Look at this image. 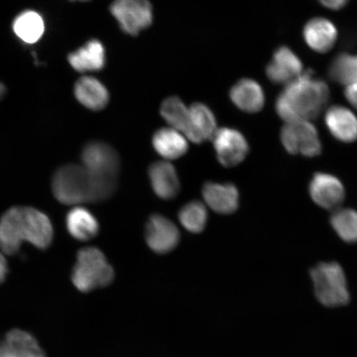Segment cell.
<instances>
[{
	"label": "cell",
	"mask_w": 357,
	"mask_h": 357,
	"mask_svg": "<svg viewBox=\"0 0 357 357\" xmlns=\"http://www.w3.org/2000/svg\"><path fill=\"white\" fill-rule=\"evenodd\" d=\"M53 227L41 211L31 207H13L0 218V248L7 255H15L24 242L39 249L52 243Z\"/></svg>",
	"instance_id": "obj_1"
},
{
	"label": "cell",
	"mask_w": 357,
	"mask_h": 357,
	"mask_svg": "<svg viewBox=\"0 0 357 357\" xmlns=\"http://www.w3.org/2000/svg\"><path fill=\"white\" fill-rule=\"evenodd\" d=\"M311 70L287 84L276 100L275 109L285 121L315 119L322 113L329 100L328 84L322 79H314Z\"/></svg>",
	"instance_id": "obj_2"
},
{
	"label": "cell",
	"mask_w": 357,
	"mask_h": 357,
	"mask_svg": "<svg viewBox=\"0 0 357 357\" xmlns=\"http://www.w3.org/2000/svg\"><path fill=\"white\" fill-rule=\"evenodd\" d=\"M52 191L56 199L66 205L100 202L114 194L109 185L78 165H66L57 169L53 176Z\"/></svg>",
	"instance_id": "obj_3"
},
{
	"label": "cell",
	"mask_w": 357,
	"mask_h": 357,
	"mask_svg": "<svg viewBox=\"0 0 357 357\" xmlns=\"http://www.w3.org/2000/svg\"><path fill=\"white\" fill-rule=\"evenodd\" d=\"M114 278L113 267L100 249L86 248L79 250L73 273V282L79 291L86 293L105 287Z\"/></svg>",
	"instance_id": "obj_4"
},
{
	"label": "cell",
	"mask_w": 357,
	"mask_h": 357,
	"mask_svg": "<svg viewBox=\"0 0 357 357\" xmlns=\"http://www.w3.org/2000/svg\"><path fill=\"white\" fill-rule=\"evenodd\" d=\"M317 298L324 306L346 305L350 300L344 271L338 263L324 262L310 271Z\"/></svg>",
	"instance_id": "obj_5"
},
{
	"label": "cell",
	"mask_w": 357,
	"mask_h": 357,
	"mask_svg": "<svg viewBox=\"0 0 357 357\" xmlns=\"http://www.w3.org/2000/svg\"><path fill=\"white\" fill-rule=\"evenodd\" d=\"M109 11L124 33L137 36L153 22L149 0H114Z\"/></svg>",
	"instance_id": "obj_6"
},
{
	"label": "cell",
	"mask_w": 357,
	"mask_h": 357,
	"mask_svg": "<svg viewBox=\"0 0 357 357\" xmlns=\"http://www.w3.org/2000/svg\"><path fill=\"white\" fill-rule=\"evenodd\" d=\"M280 139L285 150L290 154H301L312 158L322 151L318 131L307 120L287 122L281 130Z\"/></svg>",
	"instance_id": "obj_7"
},
{
	"label": "cell",
	"mask_w": 357,
	"mask_h": 357,
	"mask_svg": "<svg viewBox=\"0 0 357 357\" xmlns=\"http://www.w3.org/2000/svg\"><path fill=\"white\" fill-rule=\"evenodd\" d=\"M84 167L93 176L117 181L120 168L119 156L113 147L102 142H89L82 154Z\"/></svg>",
	"instance_id": "obj_8"
},
{
	"label": "cell",
	"mask_w": 357,
	"mask_h": 357,
	"mask_svg": "<svg viewBox=\"0 0 357 357\" xmlns=\"http://www.w3.org/2000/svg\"><path fill=\"white\" fill-rule=\"evenodd\" d=\"M211 140L218 162L225 167H235L242 162L249 151L247 139L234 128L217 129Z\"/></svg>",
	"instance_id": "obj_9"
},
{
	"label": "cell",
	"mask_w": 357,
	"mask_h": 357,
	"mask_svg": "<svg viewBox=\"0 0 357 357\" xmlns=\"http://www.w3.org/2000/svg\"><path fill=\"white\" fill-rule=\"evenodd\" d=\"M146 241L156 253L172 252L180 242V231L175 223L160 214L151 216L146 226Z\"/></svg>",
	"instance_id": "obj_10"
},
{
	"label": "cell",
	"mask_w": 357,
	"mask_h": 357,
	"mask_svg": "<svg viewBox=\"0 0 357 357\" xmlns=\"http://www.w3.org/2000/svg\"><path fill=\"white\" fill-rule=\"evenodd\" d=\"M266 73L271 82L275 84H289L303 74L300 58L288 47H280L267 65Z\"/></svg>",
	"instance_id": "obj_11"
},
{
	"label": "cell",
	"mask_w": 357,
	"mask_h": 357,
	"mask_svg": "<svg viewBox=\"0 0 357 357\" xmlns=\"http://www.w3.org/2000/svg\"><path fill=\"white\" fill-rule=\"evenodd\" d=\"M312 200L326 209L336 208L345 197L344 187L342 182L329 174L316 173L310 185Z\"/></svg>",
	"instance_id": "obj_12"
},
{
	"label": "cell",
	"mask_w": 357,
	"mask_h": 357,
	"mask_svg": "<svg viewBox=\"0 0 357 357\" xmlns=\"http://www.w3.org/2000/svg\"><path fill=\"white\" fill-rule=\"evenodd\" d=\"M71 67L79 73H95L105 68L106 51L100 40L91 39L68 56Z\"/></svg>",
	"instance_id": "obj_13"
},
{
	"label": "cell",
	"mask_w": 357,
	"mask_h": 357,
	"mask_svg": "<svg viewBox=\"0 0 357 357\" xmlns=\"http://www.w3.org/2000/svg\"><path fill=\"white\" fill-rule=\"evenodd\" d=\"M203 196L208 206L218 213H233L238 208V190L229 183L218 184L208 182L204 185Z\"/></svg>",
	"instance_id": "obj_14"
},
{
	"label": "cell",
	"mask_w": 357,
	"mask_h": 357,
	"mask_svg": "<svg viewBox=\"0 0 357 357\" xmlns=\"http://www.w3.org/2000/svg\"><path fill=\"white\" fill-rule=\"evenodd\" d=\"M0 357H46L37 340L29 333L15 329L0 343Z\"/></svg>",
	"instance_id": "obj_15"
},
{
	"label": "cell",
	"mask_w": 357,
	"mask_h": 357,
	"mask_svg": "<svg viewBox=\"0 0 357 357\" xmlns=\"http://www.w3.org/2000/svg\"><path fill=\"white\" fill-rule=\"evenodd\" d=\"M74 93L80 104L93 111L105 109L109 101L108 89L93 77L79 78L75 84Z\"/></svg>",
	"instance_id": "obj_16"
},
{
	"label": "cell",
	"mask_w": 357,
	"mask_h": 357,
	"mask_svg": "<svg viewBox=\"0 0 357 357\" xmlns=\"http://www.w3.org/2000/svg\"><path fill=\"white\" fill-rule=\"evenodd\" d=\"M149 178L151 187L160 199H172L180 191V181L175 167L167 162H158L151 165Z\"/></svg>",
	"instance_id": "obj_17"
},
{
	"label": "cell",
	"mask_w": 357,
	"mask_h": 357,
	"mask_svg": "<svg viewBox=\"0 0 357 357\" xmlns=\"http://www.w3.org/2000/svg\"><path fill=\"white\" fill-rule=\"evenodd\" d=\"M325 123L337 139L344 142L357 140V118L345 107L334 105L328 109Z\"/></svg>",
	"instance_id": "obj_18"
},
{
	"label": "cell",
	"mask_w": 357,
	"mask_h": 357,
	"mask_svg": "<svg viewBox=\"0 0 357 357\" xmlns=\"http://www.w3.org/2000/svg\"><path fill=\"white\" fill-rule=\"evenodd\" d=\"M303 37L312 50L326 53L331 50L336 43L337 31L331 22L323 17H316L307 22Z\"/></svg>",
	"instance_id": "obj_19"
},
{
	"label": "cell",
	"mask_w": 357,
	"mask_h": 357,
	"mask_svg": "<svg viewBox=\"0 0 357 357\" xmlns=\"http://www.w3.org/2000/svg\"><path fill=\"white\" fill-rule=\"evenodd\" d=\"M230 97L234 104L247 113H257L265 104L263 89L255 80L243 79L231 89Z\"/></svg>",
	"instance_id": "obj_20"
},
{
	"label": "cell",
	"mask_w": 357,
	"mask_h": 357,
	"mask_svg": "<svg viewBox=\"0 0 357 357\" xmlns=\"http://www.w3.org/2000/svg\"><path fill=\"white\" fill-rule=\"evenodd\" d=\"M189 109L191 127L187 138L195 144L212 139L217 130V123L211 109L201 102H195Z\"/></svg>",
	"instance_id": "obj_21"
},
{
	"label": "cell",
	"mask_w": 357,
	"mask_h": 357,
	"mask_svg": "<svg viewBox=\"0 0 357 357\" xmlns=\"http://www.w3.org/2000/svg\"><path fill=\"white\" fill-rule=\"evenodd\" d=\"M153 144L158 153L165 159L176 160L184 155L189 145L183 134L172 128H164L156 131Z\"/></svg>",
	"instance_id": "obj_22"
},
{
	"label": "cell",
	"mask_w": 357,
	"mask_h": 357,
	"mask_svg": "<svg viewBox=\"0 0 357 357\" xmlns=\"http://www.w3.org/2000/svg\"><path fill=\"white\" fill-rule=\"evenodd\" d=\"M66 227L74 238L91 240L99 233V222L95 216L82 207H75L67 214Z\"/></svg>",
	"instance_id": "obj_23"
},
{
	"label": "cell",
	"mask_w": 357,
	"mask_h": 357,
	"mask_svg": "<svg viewBox=\"0 0 357 357\" xmlns=\"http://www.w3.org/2000/svg\"><path fill=\"white\" fill-rule=\"evenodd\" d=\"M13 30L22 42L33 44L38 42L45 33L44 20L38 12L26 10L13 20Z\"/></svg>",
	"instance_id": "obj_24"
},
{
	"label": "cell",
	"mask_w": 357,
	"mask_h": 357,
	"mask_svg": "<svg viewBox=\"0 0 357 357\" xmlns=\"http://www.w3.org/2000/svg\"><path fill=\"white\" fill-rule=\"evenodd\" d=\"M160 114L172 128L186 137L190 132V109L180 98L172 96L165 100L160 106Z\"/></svg>",
	"instance_id": "obj_25"
},
{
	"label": "cell",
	"mask_w": 357,
	"mask_h": 357,
	"mask_svg": "<svg viewBox=\"0 0 357 357\" xmlns=\"http://www.w3.org/2000/svg\"><path fill=\"white\" fill-rule=\"evenodd\" d=\"M330 79L343 86L357 83V56L341 53L329 66Z\"/></svg>",
	"instance_id": "obj_26"
},
{
	"label": "cell",
	"mask_w": 357,
	"mask_h": 357,
	"mask_svg": "<svg viewBox=\"0 0 357 357\" xmlns=\"http://www.w3.org/2000/svg\"><path fill=\"white\" fill-rule=\"evenodd\" d=\"M178 220L187 230L193 234L203 231L208 220L207 209L204 204L195 200L186 204L178 212Z\"/></svg>",
	"instance_id": "obj_27"
},
{
	"label": "cell",
	"mask_w": 357,
	"mask_h": 357,
	"mask_svg": "<svg viewBox=\"0 0 357 357\" xmlns=\"http://www.w3.org/2000/svg\"><path fill=\"white\" fill-rule=\"evenodd\" d=\"M331 225L347 243H357V212L351 208L339 209L331 217Z\"/></svg>",
	"instance_id": "obj_28"
},
{
	"label": "cell",
	"mask_w": 357,
	"mask_h": 357,
	"mask_svg": "<svg viewBox=\"0 0 357 357\" xmlns=\"http://www.w3.org/2000/svg\"><path fill=\"white\" fill-rule=\"evenodd\" d=\"M344 95L348 102L357 109V83L347 86Z\"/></svg>",
	"instance_id": "obj_29"
},
{
	"label": "cell",
	"mask_w": 357,
	"mask_h": 357,
	"mask_svg": "<svg viewBox=\"0 0 357 357\" xmlns=\"http://www.w3.org/2000/svg\"><path fill=\"white\" fill-rule=\"evenodd\" d=\"M319 1L330 10H338L344 7L349 0H319Z\"/></svg>",
	"instance_id": "obj_30"
},
{
	"label": "cell",
	"mask_w": 357,
	"mask_h": 357,
	"mask_svg": "<svg viewBox=\"0 0 357 357\" xmlns=\"http://www.w3.org/2000/svg\"><path fill=\"white\" fill-rule=\"evenodd\" d=\"M8 273V265L6 257L3 254L0 252V284L6 280Z\"/></svg>",
	"instance_id": "obj_31"
},
{
	"label": "cell",
	"mask_w": 357,
	"mask_h": 357,
	"mask_svg": "<svg viewBox=\"0 0 357 357\" xmlns=\"http://www.w3.org/2000/svg\"><path fill=\"white\" fill-rule=\"evenodd\" d=\"M4 93H6V87H4L2 83H0V99H1Z\"/></svg>",
	"instance_id": "obj_32"
},
{
	"label": "cell",
	"mask_w": 357,
	"mask_h": 357,
	"mask_svg": "<svg viewBox=\"0 0 357 357\" xmlns=\"http://www.w3.org/2000/svg\"><path fill=\"white\" fill-rule=\"evenodd\" d=\"M70 1H73V2H75V1L87 2V1H91V0H70Z\"/></svg>",
	"instance_id": "obj_33"
}]
</instances>
